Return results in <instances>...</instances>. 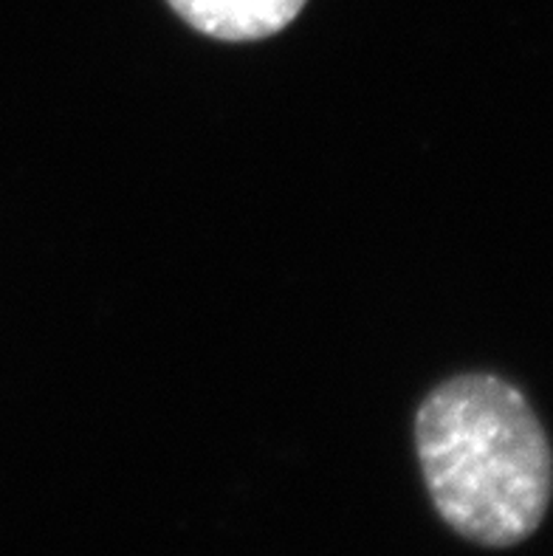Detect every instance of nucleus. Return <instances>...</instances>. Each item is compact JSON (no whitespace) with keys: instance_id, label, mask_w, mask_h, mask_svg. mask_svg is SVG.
I'll use <instances>...</instances> for the list:
<instances>
[{"instance_id":"obj_1","label":"nucleus","mask_w":553,"mask_h":556,"mask_svg":"<svg viewBox=\"0 0 553 556\" xmlns=\"http://www.w3.org/2000/svg\"><path fill=\"white\" fill-rule=\"evenodd\" d=\"M415 446L438 515L489 548L540 529L553 494V452L512 381L466 374L443 381L415 416Z\"/></svg>"},{"instance_id":"obj_2","label":"nucleus","mask_w":553,"mask_h":556,"mask_svg":"<svg viewBox=\"0 0 553 556\" xmlns=\"http://www.w3.org/2000/svg\"><path fill=\"white\" fill-rule=\"evenodd\" d=\"M201 35L224 42H254L280 35L309 0H167Z\"/></svg>"}]
</instances>
